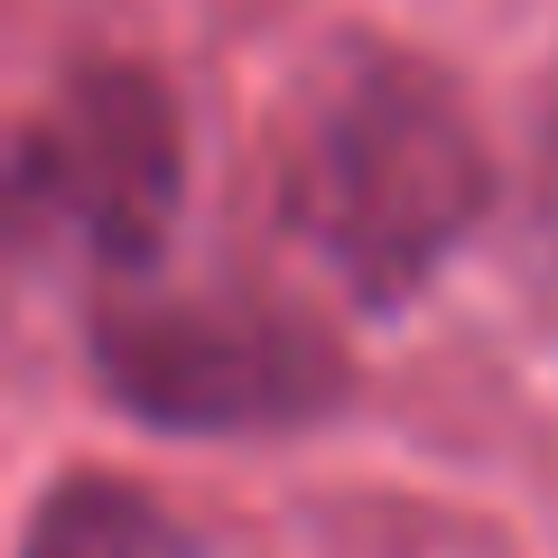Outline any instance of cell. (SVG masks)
<instances>
[{
  "label": "cell",
  "instance_id": "cell-1",
  "mask_svg": "<svg viewBox=\"0 0 558 558\" xmlns=\"http://www.w3.org/2000/svg\"><path fill=\"white\" fill-rule=\"evenodd\" d=\"M484 205H494V159L457 84L391 47H344L307 75L279 215L307 242V260L344 279L363 307H400L418 279H438L484 223Z\"/></svg>",
  "mask_w": 558,
  "mask_h": 558
},
{
  "label": "cell",
  "instance_id": "cell-2",
  "mask_svg": "<svg viewBox=\"0 0 558 558\" xmlns=\"http://www.w3.org/2000/svg\"><path fill=\"white\" fill-rule=\"evenodd\" d=\"M94 373L149 428L178 438H242L299 428L344 391L336 344L270 299H112L94 326Z\"/></svg>",
  "mask_w": 558,
  "mask_h": 558
},
{
  "label": "cell",
  "instance_id": "cell-3",
  "mask_svg": "<svg viewBox=\"0 0 558 558\" xmlns=\"http://www.w3.org/2000/svg\"><path fill=\"white\" fill-rule=\"evenodd\" d=\"M178 121L168 94L140 75H84L28 131V196L65 223L94 260L149 270L178 223Z\"/></svg>",
  "mask_w": 558,
  "mask_h": 558
},
{
  "label": "cell",
  "instance_id": "cell-4",
  "mask_svg": "<svg viewBox=\"0 0 558 558\" xmlns=\"http://www.w3.org/2000/svg\"><path fill=\"white\" fill-rule=\"evenodd\" d=\"M20 558H215V549H205L178 512H159L149 494L75 475V484H57V494L38 502Z\"/></svg>",
  "mask_w": 558,
  "mask_h": 558
}]
</instances>
